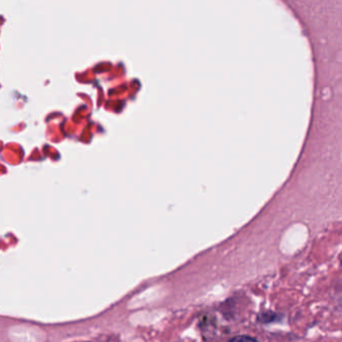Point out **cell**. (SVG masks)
Segmentation results:
<instances>
[{
  "mask_svg": "<svg viewBox=\"0 0 342 342\" xmlns=\"http://www.w3.org/2000/svg\"><path fill=\"white\" fill-rule=\"evenodd\" d=\"M230 342H258L256 339H254L253 337L247 336V335H238L233 337Z\"/></svg>",
  "mask_w": 342,
  "mask_h": 342,
  "instance_id": "obj_1",
  "label": "cell"
}]
</instances>
